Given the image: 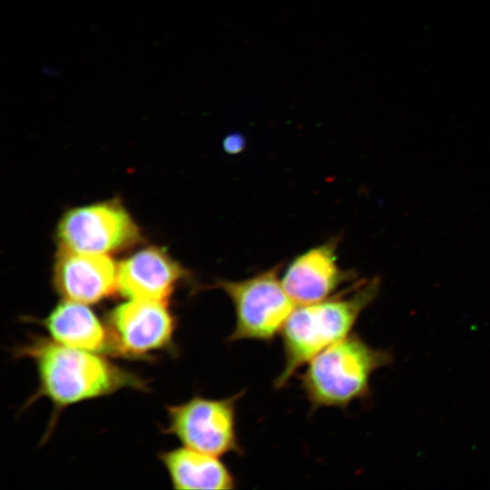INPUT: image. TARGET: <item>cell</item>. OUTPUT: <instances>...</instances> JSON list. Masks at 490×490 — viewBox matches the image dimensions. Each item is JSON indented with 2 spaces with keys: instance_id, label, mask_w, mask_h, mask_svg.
I'll use <instances>...</instances> for the list:
<instances>
[{
  "instance_id": "6",
  "label": "cell",
  "mask_w": 490,
  "mask_h": 490,
  "mask_svg": "<svg viewBox=\"0 0 490 490\" xmlns=\"http://www.w3.org/2000/svg\"><path fill=\"white\" fill-rule=\"evenodd\" d=\"M57 234L62 249L93 254L119 250L139 239L136 223L114 201L70 210L61 219Z\"/></svg>"
},
{
  "instance_id": "10",
  "label": "cell",
  "mask_w": 490,
  "mask_h": 490,
  "mask_svg": "<svg viewBox=\"0 0 490 490\" xmlns=\"http://www.w3.org/2000/svg\"><path fill=\"white\" fill-rule=\"evenodd\" d=\"M184 274L164 250L150 247L118 265L117 290L129 299L166 302Z\"/></svg>"
},
{
  "instance_id": "7",
  "label": "cell",
  "mask_w": 490,
  "mask_h": 490,
  "mask_svg": "<svg viewBox=\"0 0 490 490\" xmlns=\"http://www.w3.org/2000/svg\"><path fill=\"white\" fill-rule=\"evenodd\" d=\"M113 354L139 358L173 345L176 322L166 302L131 299L106 316Z\"/></svg>"
},
{
  "instance_id": "1",
  "label": "cell",
  "mask_w": 490,
  "mask_h": 490,
  "mask_svg": "<svg viewBox=\"0 0 490 490\" xmlns=\"http://www.w3.org/2000/svg\"><path fill=\"white\" fill-rule=\"evenodd\" d=\"M18 353L35 364L39 385L34 399L46 397L57 409L123 388H147L143 379L99 353L64 346L53 339L34 338Z\"/></svg>"
},
{
  "instance_id": "3",
  "label": "cell",
  "mask_w": 490,
  "mask_h": 490,
  "mask_svg": "<svg viewBox=\"0 0 490 490\" xmlns=\"http://www.w3.org/2000/svg\"><path fill=\"white\" fill-rule=\"evenodd\" d=\"M392 355L374 348L356 333L328 346L313 357L299 377L311 408H345L369 395L370 378L389 365Z\"/></svg>"
},
{
  "instance_id": "12",
  "label": "cell",
  "mask_w": 490,
  "mask_h": 490,
  "mask_svg": "<svg viewBox=\"0 0 490 490\" xmlns=\"http://www.w3.org/2000/svg\"><path fill=\"white\" fill-rule=\"evenodd\" d=\"M175 489L230 490L236 480L219 456L183 446L160 453Z\"/></svg>"
},
{
  "instance_id": "13",
  "label": "cell",
  "mask_w": 490,
  "mask_h": 490,
  "mask_svg": "<svg viewBox=\"0 0 490 490\" xmlns=\"http://www.w3.org/2000/svg\"><path fill=\"white\" fill-rule=\"evenodd\" d=\"M243 144V140L239 134H231L225 139V149L230 152H239Z\"/></svg>"
},
{
  "instance_id": "9",
  "label": "cell",
  "mask_w": 490,
  "mask_h": 490,
  "mask_svg": "<svg viewBox=\"0 0 490 490\" xmlns=\"http://www.w3.org/2000/svg\"><path fill=\"white\" fill-rule=\"evenodd\" d=\"M336 250L337 242L329 240L297 256L286 268L282 286L297 305L326 299L353 278L339 268Z\"/></svg>"
},
{
  "instance_id": "5",
  "label": "cell",
  "mask_w": 490,
  "mask_h": 490,
  "mask_svg": "<svg viewBox=\"0 0 490 490\" xmlns=\"http://www.w3.org/2000/svg\"><path fill=\"white\" fill-rule=\"evenodd\" d=\"M243 392L226 398L195 396L167 407L165 432L178 438L183 446L220 456L242 454L236 426L237 401Z\"/></svg>"
},
{
  "instance_id": "11",
  "label": "cell",
  "mask_w": 490,
  "mask_h": 490,
  "mask_svg": "<svg viewBox=\"0 0 490 490\" xmlns=\"http://www.w3.org/2000/svg\"><path fill=\"white\" fill-rule=\"evenodd\" d=\"M52 339L70 348L113 354L106 324L86 304L64 300L44 319Z\"/></svg>"
},
{
  "instance_id": "2",
  "label": "cell",
  "mask_w": 490,
  "mask_h": 490,
  "mask_svg": "<svg viewBox=\"0 0 490 490\" xmlns=\"http://www.w3.org/2000/svg\"><path fill=\"white\" fill-rule=\"evenodd\" d=\"M379 289L380 279L375 277L321 301L296 306L280 331L284 365L275 387H284L299 368L349 335Z\"/></svg>"
},
{
  "instance_id": "8",
  "label": "cell",
  "mask_w": 490,
  "mask_h": 490,
  "mask_svg": "<svg viewBox=\"0 0 490 490\" xmlns=\"http://www.w3.org/2000/svg\"><path fill=\"white\" fill-rule=\"evenodd\" d=\"M117 270L107 254L61 248L54 268V286L65 300L93 304L117 289Z\"/></svg>"
},
{
  "instance_id": "4",
  "label": "cell",
  "mask_w": 490,
  "mask_h": 490,
  "mask_svg": "<svg viewBox=\"0 0 490 490\" xmlns=\"http://www.w3.org/2000/svg\"><path fill=\"white\" fill-rule=\"evenodd\" d=\"M279 267L249 279L219 280L215 287L230 299L235 325L228 341L243 339L271 342L297 306L284 289Z\"/></svg>"
}]
</instances>
